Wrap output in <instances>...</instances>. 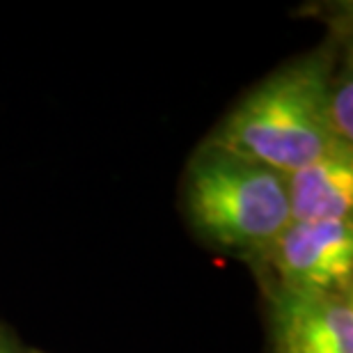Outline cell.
<instances>
[{
    "label": "cell",
    "mask_w": 353,
    "mask_h": 353,
    "mask_svg": "<svg viewBox=\"0 0 353 353\" xmlns=\"http://www.w3.org/2000/svg\"><path fill=\"white\" fill-rule=\"evenodd\" d=\"M330 58L314 53L268 76L207 145L292 174L344 145L330 124Z\"/></svg>",
    "instance_id": "6da1fadb"
},
{
    "label": "cell",
    "mask_w": 353,
    "mask_h": 353,
    "mask_svg": "<svg viewBox=\"0 0 353 353\" xmlns=\"http://www.w3.org/2000/svg\"><path fill=\"white\" fill-rule=\"evenodd\" d=\"M188 211L211 241L262 252L292 223L285 174L207 145L188 168Z\"/></svg>",
    "instance_id": "7a4b0ae2"
},
{
    "label": "cell",
    "mask_w": 353,
    "mask_h": 353,
    "mask_svg": "<svg viewBox=\"0 0 353 353\" xmlns=\"http://www.w3.org/2000/svg\"><path fill=\"white\" fill-rule=\"evenodd\" d=\"M278 285L294 292L351 294V221L289 223L262 250Z\"/></svg>",
    "instance_id": "3957f363"
},
{
    "label": "cell",
    "mask_w": 353,
    "mask_h": 353,
    "mask_svg": "<svg viewBox=\"0 0 353 353\" xmlns=\"http://www.w3.org/2000/svg\"><path fill=\"white\" fill-rule=\"evenodd\" d=\"M275 353H353L351 294H312L273 287Z\"/></svg>",
    "instance_id": "277c9868"
},
{
    "label": "cell",
    "mask_w": 353,
    "mask_h": 353,
    "mask_svg": "<svg viewBox=\"0 0 353 353\" xmlns=\"http://www.w3.org/2000/svg\"><path fill=\"white\" fill-rule=\"evenodd\" d=\"M287 179L289 214L294 223L351 221L353 209V150L335 145Z\"/></svg>",
    "instance_id": "5b68a950"
},
{
    "label": "cell",
    "mask_w": 353,
    "mask_h": 353,
    "mask_svg": "<svg viewBox=\"0 0 353 353\" xmlns=\"http://www.w3.org/2000/svg\"><path fill=\"white\" fill-rule=\"evenodd\" d=\"M0 353H10V351L5 349V344H3V342H0Z\"/></svg>",
    "instance_id": "8992f818"
}]
</instances>
